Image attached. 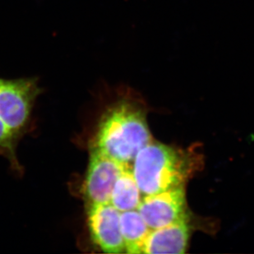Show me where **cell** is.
Returning <instances> with one entry per match:
<instances>
[{"mask_svg":"<svg viewBox=\"0 0 254 254\" xmlns=\"http://www.w3.org/2000/svg\"><path fill=\"white\" fill-rule=\"evenodd\" d=\"M137 211L151 230L187 220L185 187L145 196Z\"/></svg>","mask_w":254,"mask_h":254,"instance_id":"cell-5","label":"cell"},{"mask_svg":"<svg viewBox=\"0 0 254 254\" xmlns=\"http://www.w3.org/2000/svg\"><path fill=\"white\" fill-rule=\"evenodd\" d=\"M120 230L127 254H143L151 229L137 210L120 212Z\"/></svg>","mask_w":254,"mask_h":254,"instance_id":"cell-8","label":"cell"},{"mask_svg":"<svg viewBox=\"0 0 254 254\" xmlns=\"http://www.w3.org/2000/svg\"><path fill=\"white\" fill-rule=\"evenodd\" d=\"M151 140L142 110L130 101H122L102 118L95 148L125 166H132L138 151Z\"/></svg>","mask_w":254,"mask_h":254,"instance_id":"cell-2","label":"cell"},{"mask_svg":"<svg viewBox=\"0 0 254 254\" xmlns=\"http://www.w3.org/2000/svg\"><path fill=\"white\" fill-rule=\"evenodd\" d=\"M197 163L195 154L151 140L136 155L131 169L145 197L185 187Z\"/></svg>","mask_w":254,"mask_h":254,"instance_id":"cell-1","label":"cell"},{"mask_svg":"<svg viewBox=\"0 0 254 254\" xmlns=\"http://www.w3.org/2000/svg\"><path fill=\"white\" fill-rule=\"evenodd\" d=\"M39 92L36 78H0V118L15 135L27 124Z\"/></svg>","mask_w":254,"mask_h":254,"instance_id":"cell-3","label":"cell"},{"mask_svg":"<svg viewBox=\"0 0 254 254\" xmlns=\"http://www.w3.org/2000/svg\"><path fill=\"white\" fill-rule=\"evenodd\" d=\"M87 222L91 239L104 253L125 252L120 230V211L111 203L88 204Z\"/></svg>","mask_w":254,"mask_h":254,"instance_id":"cell-6","label":"cell"},{"mask_svg":"<svg viewBox=\"0 0 254 254\" xmlns=\"http://www.w3.org/2000/svg\"><path fill=\"white\" fill-rule=\"evenodd\" d=\"M125 166L94 147L84 181V194L88 204L110 203L111 192Z\"/></svg>","mask_w":254,"mask_h":254,"instance_id":"cell-4","label":"cell"},{"mask_svg":"<svg viewBox=\"0 0 254 254\" xmlns=\"http://www.w3.org/2000/svg\"><path fill=\"white\" fill-rule=\"evenodd\" d=\"M131 168L127 167L121 173L111 192L110 203L120 212L137 210L143 197Z\"/></svg>","mask_w":254,"mask_h":254,"instance_id":"cell-9","label":"cell"},{"mask_svg":"<svg viewBox=\"0 0 254 254\" xmlns=\"http://www.w3.org/2000/svg\"><path fill=\"white\" fill-rule=\"evenodd\" d=\"M16 135L9 129L0 118V151H2L11 157H14L13 153V139Z\"/></svg>","mask_w":254,"mask_h":254,"instance_id":"cell-10","label":"cell"},{"mask_svg":"<svg viewBox=\"0 0 254 254\" xmlns=\"http://www.w3.org/2000/svg\"><path fill=\"white\" fill-rule=\"evenodd\" d=\"M189 240L190 226L187 219L151 230L145 242L143 254H185Z\"/></svg>","mask_w":254,"mask_h":254,"instance_id":"cell-7","label":"cell"}]
</instances>
